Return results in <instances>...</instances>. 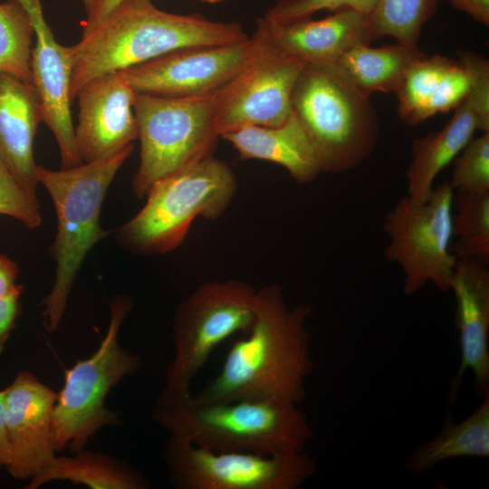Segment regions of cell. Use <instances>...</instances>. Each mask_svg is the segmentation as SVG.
<instances>
[{
  "mask_svg": "<svg viewBox=\"0 0 489 489\" xmlns=\"http://www.w3.org/2000/svg\"><path fill=\"white\" fill-rule=\"evenodd\" d=\"M311 313L308 304L289 307L277 284L256 290L250 331L232 344L219 373L191 400L302 403L313 366L306 327Z\"/></svg>",
  "mask_w": 489,
  "mask_h": 489,
  "instance_id": "obj_1",
  "label": "cell"
},
{
  "mask_svg": "<svg viewBox=\"0 0 489 489\" xmlns=\"http://www.w3.org/2000/svg\"><path fill=\"white\" fill-rule=\"evenodd\" d=\"M249 37L240 24L177 14L151 0H125L72 45L70 93L99 76L126 70L178 49L227 45Z\"/></svg>",
  "mask_w": 489,
  "mask_h": 489,
  "instance_id": "obj_2",
  "label": "cell"
},
{
  "mask_svg": "<svg viewBox=\"0 0 489 489\" xmlns=\"http://www.w3.org/2000/svg\"><path fill=\"white\" fill-rule=\"evenodd\" d=\"M191 398V397H190ZM158 405L153 418L170 436L212 451L286 455L304 451L313 436L298 405L273 399H238Z\"/></svg>",
  "mask_w": 489,
  "mask_h": 489,
  "instance_id": "obj_3",
  "label": "cell"
},
{
  "mask_svg": "<svg viewBox=\"0 0 489 489\" xmlns=\"http://www.w3.org/2000/svg\"><path fill=\"white\" fill-rule=\"evenodd\" d=\"M133 147L102 161L51 170L38 166V184L49 193L57 216V233L50 247L55 277L43 304V323L49 331L60 326L82 262L110 231L100 225L102 203L116 174Z\"/></svg>",
  "mask_w": 489,
  "mask_h": 489,
  "instance_id": "obj_4",
  "label": "cell"
},
{
  "mask_svg": "<svg viewBox=\"0 0 489 489\" xmlns=\"http://www.w3.org/2000/svg\"><path fill=\"white\" fill-rule=\"evenodd\" d=\"M236 187L233 170L213 156L166 176L151 186L143 207L118 229L119 244L137 254L173 251L197 217H219Z\"/></svg>",
  "mask_w": 489,
  "mask_h": 489,
  "instance_id": "obj_5",
  "label": "cell"
},
{
  "mask_svg": "<svg viewBox=\"0 0 489 489\" xmlns=\"http://www.w3.org/2000/svg\"><path fill=\"white\" fill-rule=\"evenodd\" d=\"M292 112L307 132L321 172L355 168L377 143L379 122L369 97L331 65H305L292 91Z\"/></svg>",
  "mask_w": 489,
  "mask_h": 489,
  "instance_id": "obj_6",
  "label": "cell"
},
{
  "mask_svg": "<svg viewBox=\"0 0 489 489\" xmlns=\"http://www.w3.org/2000/svg\"><path fill=\"white\" fill-rule=\"evenodd\" d=\"M255 293L244 282L213 281L197 287L178 304L173 321L174 357L158 405L187 400L192 380L213 351L234 334L250 331Z\"/></svg>",
  "mask_w": 489,
  "mask_h": 489,
  "instance_id": "obj_7",
  "label": "cell"
},
{
  "mask_svg": "<svg viewBox=\"0 0 489 489\" xmlns=\"http://www.w3.org/2000/svg\"><path fill=\"white\" fill-rule=\"evenodd\" d=\"M131 306L127 296L114 298L106 335L96 351L65 370L64 384L53 414L55 452L65 448L82 451L97 431L119 423V412L108 409L105 399L112 388L135 373L141 364L138 355L127 351L118 341Z\"/></svg>",
  "mask_w": 489,
  "mask_h": 489,
  "instance_id": "obj_8",
  "label": "cell"
},
{
  "mask_svg": "<svg viewBox=\"0 0 489 489\" xmlns=\"http://www.w3.org/2000/svg\"><path fill=\"white\" fill-rule=\"evenodd\" d=\"M214 104L215 92L189 97L135 92L140 140V162L132 179L135 196L145 197L158 180L212 156L219 138Z\"/></svg>",
  "mask_w": 489,
  "mask_h": 489,
  "instance_id": "obj_9",
  "label": "cell"
},
{
  "mask_svg": "<svg viewBox=\"0 0 489 489\" xmlns=\"http://www.w3.org/2000/svg\"><path fill=\"white\" fill-rule=\"evenodd\" d=\"M251 40L250 53L239 72L215 92L219 137L244 126H279L292 114V91L306 63L278 44L262 17Z\"/></svg>",
  "mask_w": 489,
  "mask_h": 489,
  "instance_id": "obj_10",
  "label": "cell"
},
{
  "mask_svg": "<svg viewBox=\"0 0 489 489\" xmlns=\"http://www.w3.org/2000/svg\"><path fill=\"white\" fill-rule=\"evenodd\" d=\"M454 190L448 182L434 187L427 200L399 199L384 221L389 243L386 258L398 263L404 273L403 292L411 295L427 283L439 291L450 290L457 263L451 251Z\"/></svg>",
  "mask_w": 489,
  "mask_h": 489,
  "instance_id": "obj_11",
  "label": "cell"
},
{
  "mask_svg": "<svg viewBox=\"0 0 489 489\" xmlns=\"http://www.w3.org/2000/svg\"><path fill=\"white\" fill-rule=\"evenodd\" d=\"M164 458L179 489H297L316 472L307 453L262 455L212 451L170 436Z\"/></svg>",
  "mask_w": 489,
  "mask_h": 489,
  "instance_id": "obj_12",
  "label": "cell"
},
{
  "mask_svg": "<svg viewBox=\"0 0 489 489\" xmlns=\"http://www.w3.org/2000/svg\"><path fill=\"white\" fill-rule=\"evenodd\" d=\"M251 48V38L234 44L183 48L120 72L138 93L165 97L210 94L239 72Z\"/></svg>",
  "mask_w": 489,
  "mask_h": 489,
  "instance_id": "obj_13",
  "label": "cell"
},
{
  "mask_svg": "<svg viewBox=\"0 0 489 489\" xmlns=\"http://www.w3.org/2000/svg\"><path fill=\"white\" fill-rule=\"evenodd\" d=\"M134 95L120 72L94 78L78 91L74 139L82 163L107 160L134 147L138 139Z\"/></svg>",
  "mask_w": 489,
  "mask_h": 489,
  "instance_id": "obj_14",
  "label": "cell"
},
{
  "mask_svg": "<svg viewBox=\"0 0 489 489\" xmlns=\"http://www.w3.org/2000/svg\"><path fill=\"white\" fill-rule=\"evenodd\" d=\"M28 14L34 31L31 54L32 82L41 102L42 121L57 141L62 168L82 164L78 155L71 112L72 46L59 43L46 23L41 0H13Z\"/></svg>",
  "mask_w": 489,
  "mask_h": 489,
  "instance_id": "obj_15",
  "label": "cell"
},
{
  "mask_svg": "<svg viewBox=\"0 0 489 489\" xmlns=\"http://www.w3.org/2000/svg\"><path fill=\"white\" fill-rule=\"evenodd\" d=\"M58 393L22 370L4 389L5 422L10 444L7 472L31 479L55 456L53 414Z\"/></svg>",
  "mask_w": 489,
  "mask_h": 489,
  "instance_id": "obj_16",
  "label": "cell"
},
{
  "mask_svg": "<svg viewBox=\"0 0 489 489\" xmlns=\"http://www.w3.org/2000/svg\"><path fill=\"white\" fill-rule=\"evenodd\" d=\"M486 262L473 258L457 260L450 290L455 299V325L459 333L461 360L450 379L448 402L457 400L464 374L472 370L475 391L489 392V270Z\"/></svg>",
  "mask_w": 489,
  "mask_h": 489,
  "instance_id": "obj_17",
  "label": "cell"
},
{
  "mask_svg": "<svg viewBox=\"0 0 489 489\" xmlns=\"http://www.w3.org/2000/svg\"><path fill=\"white\" fill-rule=\"evenodd\" d=\"M42 109L33 82L0 72V160L29 192L36 195L34 144Z\"/></svg>",
  "mask_w": 489,
  "mask_h": 489,
  "instance_id": "obj_18",
  "label": "cell"
},
{
  "mask_svg": "<svg viewBox=\"0 0 489 489\" xmlns=\"http://www.w3.org/2000/svg\"><path fill=\"white\" fill-rule=\"evenodd\" d=\"M262 18L278 44L306 64L332 65L351 48L373 41L368 14L350 7L323 19L308 18L282 25Z\"/></svg>",
  "mask_w": 489,
  "mask_h": 489,
  "instance_id": "obj_19",
  "label": "cell"
},
{
  "mask_svg": "<svg viewBox=\"0 0 489 489\" xmlns=\"http://www.w3.org/2000/svg\"><path fill=\"white\" fill-rule=\"evenodd\" d=\"M220 138L230 142L242 159L278 164L299 183H310L321 172L317 152L292 112L279 126H244L225 132Z\"/></svg>",
  "mask_w": 489,
  "mask_h": 489,
  "instance_id": "obj_20",
  "label": "cell"
},
{
  "mask_svg": "<svg viewBox=\"0 0 489 489\" xmlns=\"http://www.w3.org/2000/svg\"><path fill=\"white\" fill-rule=\"evenodd\" d=\"M476 130L483 131L482 125L467 95L442 129L415 139L407 171L408 197L416 202L427 200L437 175L458 156Z\"/></svg>",
  "mask_w": 489,
  "mask_h": 489,
  "instance_id": "obj_21",
  "label": "cell"
},
{
  "mask_svg": "<svg viewBox=\"0 0 489 489\" xmlns=\"http://www.w3.org/2000/svg\"><path fill=\"white\" fill-rule=\"evenodd\" d=\"M427 54L417 46L398 43L381 47L355 46L332 65L351 86L366 96L396 92L408 71Z\"/></svg>",
  "mask_w": 489,
  "mask_h": 489,
  "instance_id": "obj_22",
  "label": "cell"
},
{
  "mask_svg": "<svg viewBox=\"0 0 489 489\" xmlns=\"http://www.w3.org/2000/svg\"><path fill=\"white\" fill-rule=\"evenodd\" d=\"M489 456V392L466 418L455 422L447 414L441 431L420 444L408 456L406 466L413 474H423L437 464L459 457Z\"/></svg>",
  "mask_w": 489,
  "mask_h": 489,
  "instance_id": "obj_23",
  "label": "cell"
},
{
  "mask_svg": "<svg viewBox=\"0 0 489 489\" xmlns=\"http://www.w3.org/2000/svg\"><path fill=\"white\" fill-rule=\"evenodd\" d=\"M69 481L93 489H144L143 476L125 464L99 453L79 451L72 456H54L30 479L26 488L35 489L51 481Z\"/></svg>",
  "mask_w": 489,
  "mask_h": 489,
  "instance_id": "obj_24",
  "label": "cell"
},
{
  "mask_svg": "<svg viewBox=\"0 0 489 489\" xmlns=\"http://www.w3.org/2000/svg\"><path fill=\"white\" fill-rule=\"evenodd\" d=\"M451 251L457 259L473 258L489 262V192H456L453 198Z\"/></svg>",
  "mask_w": 489,
  "mask_h": 489,
  "instance_id": "obj_25",
  "label": "cell"
},
{
  "mask_svg": "<svg viewBox=\"0 0 489 489\" xmlns=\"http://www.w3.org/2000/svg\"><path fill=\"white\" fill-rule=\"evenodd\" d=\"M34 31L16 1L0 3V72L32 82L31 54Z\"/></svg>",
  "mask_w": 489,
  "mask_h": 489,
  "instance_id": "obj_26",
  "label": "cell"
},
{
  "mask_svg": "<svg viewBox=\"0 0 489 489\" xmlns=\"http://www.w3.org/2000/svg\"><path fill=\"white\" fill-rule=\"evenodd\" d=\"M437 0H377L368 15L373 40L392 36L398 43L416 46Z\"/></svg>",
  "mask_w": 489,
  "mask_h": 489,
  "instance_id": "obj_27",
  "label": "cell"
},
{
  "mask_svg": "<svg viewBox=\"0 0 489 489\" xmlns=\"http://www.w3.org/2000/svg\"><path fill=\"white\" fill-rule=\"evenodd\" d=\"M454 60L435 54L417 62L395 92L399 118L409 125L429 119L428 107L446 71Z\"/></svg>",
  "mask_w": 489,
  "mask_h": 489,
  "instance_id": "obj_28",
  "label": "cell"
},
{
  "mask_svg": "<svg viewBox=\"0 0 489 489\" xmlns=\"http://www.w3.org/2000/svg\"><path fill=\"white\" fill-rule=\"evenodd\" d=\"M449 183L456 192H489V131L472 139L455 159Z\"/></svg>",
  "mask_w": 489,
  "mask_h": 489,
  "instance_id": "obj_29",
  "label": "cell"
},
{
  "mask_svg": "<svg viewBox=\"0 0 489 489\" xmlns=\"http://www.w3.org/2000/svg\"><path fill=\"white\" fill-rule=\"evenodd\" d=\"M0 215L20 221L30 229L42 224L36 195L25 189L0 160Z\"/></svg>",
  "mask_w": 489,
  "mask_h": 489,
  "instance_id": "obj_30",
  "label": "cell"
},
{
  "mask_svg": "<svg viewBox=\"0 0 489 489\" xmlns=\"http://www.w3.org/2000/svg\"><path fill=\"white\" fill-rule=\"evenodd\" d=\"M458 55L470 77L468 97L477 113L483 132L489 131V62L471 51L458 52Z\"/></svg>",
  "mask_w": 489,
  "mask_h": 489,
  "instance_id": "obj_31",
  "label": "cell"
},
{
  "mask_svg": "<svg viewBox=\"0 0 489 489\" xmlns=\"http://www.w3.org/2000/svg\"><path fill=\"white\" fill-rule=\"evenodd\" d=\"M470 77L462 63L453 61L443 75L429 103V118L455 110L467 97Z\"/></svg>",
  "mask_w": 489,
  "mask_h": 489,
  "instance_id": "obj_32",
  "label": "cell"
},
{
  "mask_svg": "<svg viewBox=\"0 0 489 489\" xmlns=\"http://www.w3.org/2000/svg\"><path fill=\"white\" fill-rule=\"evenodd\" d=\"M350 0H280L272 6L264 19L272 24H287L311 18L321 10L336 12L348 7Z\"/></svg>",
  "mask_w": 489,
  "mask_h": 489,
  "instance_id": "obj_33",
  "label": "cell"
},
{
  "mask_svg": "<svg viewBox=\"0 0 489 489\" xmlns=\"http://www.w3.org/2000/svg\"><path fill=\"white\" fill-rule=\"evenodd\" d=\"M24 286L17 284L9 293L0 297V355L15 327L21 310L20 298Z\"/></svg>",
  "mask_w": 489,
  "mask_h": 489,
  "instance_id": "obj_34",
  "label": "cell"
},
{
  "mask_svg": "<svg viewBox=\"0 0 489 489\" xmlns=\"http://www.w3.org/2000/svg\"><path fill=\"white\" fill-rule=\"evenodd\" d=\"M87 17L82 24L85 33L101 23L108 14L125 0H82Z\"/></svg>",
  "mask_w": 489,
  "mask_h": 489,
  "instance_id": "obj_35",
  "label": "cell"
},
{
  "mask_svg": "<svg viewBox=\"0 0 489 489\" xmlns=\"http://www.w3.org/2000/svg\"><path fill=\"white\" fill-rule=\"evenodd\" d=\"M448 2L475 21L484 25L489 24V0H448Z\"/></svg>",
  "mask_w": 489,
  "mask_h": 489,
  "instance_id": "obj_36",
  "label": "cell"
},
{
  "mask_svg": "<svg viewBox=\"0 0 489 489\" xmlns=\"http://www.w3.org/2000/svg\"><path fill=\"white\" fill-rule=\"evenodd\" d=\"M18 275L19 268L16 263L0 254V297L16 287Z\"/></svg>",
  "mask_w": 489,
  "mask_h": 489,
  "instance_id": "obj_37",
  "label": "cell"
},
{
  "mask_svg": "<svg viewBox=\"0 0 489 489\" xmlns=\"http://www.w3.org/2000/svg\"><path fill=\"white\" fill-rule=\"evenodd\" d=\"M10 444L8 440L5 422V405L4 389L0 390V466H5L10 462Z\"/></svg>",
  "mask_w": 489,
  "mask_h": 489,
  "instance_id": "obj_38",
  "label": "cell"
},
{
  "mask_svg": "<svg viewBox=\"0 0 489 489\" xmlns=\"http://www.w3.org/2000/svg\"><path fill=\"white\" fill-rule=\"evenodd\" d=\"M377 0H350L348 7L369 14L373 10Z\"/></svg>",
  "mask_w": 489,
  "mask_h": 489,
  "instance_id": "obj_39",
  "label": "cell"
},
{
  "mask_svg": "<svg viewBox=\"0 0 489 489\" xmlns=\"http://www.w3.org/2000/svg\"><path fill=\"white\" fill-rule=\"evenodd\" d=\"M202 1L212 3V4H216V3H219V2H222V1H225V0H202Z\"/></svg>",
  "mask_w": 489,
  "mask_h": 489,
  "instance_id": "obj_40",
  "label": "cell"
}]
</instances>
